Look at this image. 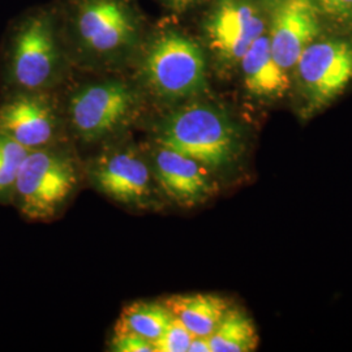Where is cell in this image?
I'll return each mask as SVG.
<instances>
[{
	"instance_id": "obj_1",
	"label": "cell",
	"mask_w": 352,
	"mask_h": 352,
	"mask_svg": "<svg viewBox=\"0 0 352 352\" xmlns=\"http://www.w3.org/2000/svg\"><path fill=\"white\" fill-rule=\"evenodd\" d=\"M155 142L208 168L226 167L243 151L239 128L226 113L206 103H192L168 113L158 126Z\"/></svg>"
},
{
	"instance_id": "obj_2",
	"label": "cell",
	"mask_w": 352,
	"mask_h": 352,
	"mask_svg": "<svg viewBox=\"0 0 352 352\" xmlns=\"http://www.w3.org/2000/svg\"><path fill=\"white\" fill-rule=\"evenodd\" d=\"M71 155L52 146L28 153L12 192L13 205L29 221H49L68 201L77 186Z\"/></svg>"
},
{
	"instance_id": "obj_3",
	"label": "cell",
	"mask_w": 352,
	"mask_h": 352,
	"mask_svg": "<svg viewBox=\"0 0 352 352\" xmlns=\"http://www.w3.org/2000/svg\"><path fill=\"white\" fill-rule=\"evenodd\" d=\"M142 76L162 100L180 101L206 87V62L201 47L179 33H166L151 43L142 62Z\"/></svg>"
},
{
	"instance_id": "obj_4",
	"label": "cell",
	"mask_w": 352,
	"mask_h": 352,
	"mask_svg": "<svg viewBox=\"0 0 352 352\" xmlns=\"http://www.w3.org/2000/svg\"><path fill=\"white\" fill-rule=\"evenodd\" d=\"M298 84L309 113L334 101L352 81V42L314 41L295 65Z\"/></svg>"
},
{
	"instance_id": "obj_5",
	"label": "cell",
	"mask_w": 352,
	"mask_h": 352,
	"mask_svg": "<svg viewBox=\"0 0 352 352\" xmlns=\"http://www.w3.org/2000/svg\"><path fill=\"white\" fill-rule=\"evenodd\" d=\"M93 186L109 199L131 208L155 204L157 182L151 164L133 148H118L98 155L89 168Z\"/></svg>"
},
{
	"instance_id": "obj_6",
	"label": "cell",
	"mask_w": 352,
	"mask_h": 352,
	"mask_svg": "<svg viewBox=\"0 0 352 352\" xmlns=\"http://www.w3.org/2000/svg\"><path fill=\"white\" fill-rule=\"evenodd\" d=\"M135 104L133 90L122 81L88 85L77 90L71 98V123L81 139L100 141L126 123Z\"/></svg>"
},
{
	"instance_id": "obj_7",
	"label": "cell",
	"mask_w": 352,
	"mask_h": 352,
	"mask_svg": "<svg viewBox=\"0 0 352 352\" xmlns=\"http://www.w3.org/2000/svg\"><path fill=\"white\" fill-rule=\"evenodd\" d=\"M59 54L47 17L36 16L20 28L13 41L8 74L20 91L49 87L58 69Z\"/></svg>"
},
{
	"instance_id": "obj_8",
	"label": "cell",
	"mask_w": 352,
	"mask_h": 352,
	"mask_svg": "<svg viewBox=\"0 0 352 352\" xmlns=\"http://www.w3.org/2000/svg\"><path fill=\"white\" fill-rule=\"evenodd\" d=\"M76 26L82 45L97 55L124 50L138 32L132 13L120 0H85Z\"/></svg>"
},
{
	"instance_id": "obj_9",
	"label": "cell",
	"mask_w": 352,
	"mask_h": 352,
	"mask_svg": "<svg viewBox=\"0 0 352 352\" xmlns=\"http://www.w3.org/2000/svg\"><path fill=\"white\" fill-rule=\"evenodd\" d=\"M206 33L212 50L227 63H238L252 43L264 34V20L247 0H218Z\"/></svg>"
},
{
	"instance_id": "obj_10",
	"label": "cell",
	"mask_w": 352,
	"mask_h": 352,
	"mask_svg": "<svg viewBox=\"0 0 352 352\" xmlns=\"http://www.w3.org/2000/svg\"><path fill=\"white\" fill-rule=\"evenodd\" d=\"M151 167L158 188L180 206L200 205L215 192L209 168L182 153L157 145Z\"/></svg>"
},
{
	"instance_id": "obj_11",
	"label": "cell",
	"mask_w": 352,
	"mask_h": 352,
	"mask_svg": "<svg viewBox=\"0 0 352 352\" xmlns=\"http://www.w3.org/2000/svg\"><path fill=\"white\" fill-rule=\"evenodd\" d=\"M0 133L26 151L52 146L56 116L50 102L38 91H20L0 106Z\"/></svg>"
},
{
	"instance_id": "obj_12",
	"label": "cell",
	"mask_w": 352,
	"mask_h": 352,
	"mask_svg": "<svg viewBox=\"0 0 352 352\" xmlns=\"http://www.w3.org/2000/svg\"><path fill=\"white\" fill-rule=\"evenodd\" d=\"M320 32L318 8L312 0H282L273 14L269 42L278 64L289 72Z\"/></svg>"
},
{
	"instance_id": "obj_13",
	"label": "cell",
	"mask_w": 352,
	"mask_h": 352,
	"mask_svg": "<svg viewBox=\"0 0 352 352\" xmlns=\"http://www.w3.org/2000/svg\"><path fill=\"white\" fill-rule=\"evenodd\" d=\"M247 90L261 98L280 97L289 89V72L278 64L267 36L257 38L239 62Z\"/></svg>"
},
{
	"instance_id": "obj_14",
	"label": "cell",
	"mask_w": 352,
	"mask_h": 352,
	"mask_svg": "<svg viewBox=\"0 0 352 352\" xmlns=\"http://www.w3.org/2000/svg\"><path fill=\"white\" fill-rule=\"evenodd\" d=\"M164 304L195 337H210L230 309L225 298L213 294L173 295Z\"/></svg>"
},
{
	"instance_id": "obj_15",
	"label": "cell",
	"mask_w": 352,
	"mask_h": 352,
	"mask_svg": "<svg viewBox=\"0 0 352 352\" xmlns=\"http://www.w3.org/2000/svg\"><path fill=\"white\" fill-rule=\"evenodd\" d=\"M171 320L173 315L164 302L140 300L122 311L115 333H132L153 342L164 334Z\"/></svg>"
},
{
	"instance_id": "obj_16",
	"label": "cell",
	"mask_w": 352,
	"mask_h": 352,
	"mask_svg": "<svg viewBox=\"0 0 352 352\" xmlns=\"http://www.w3.org/2000/svg\"><path fill=\"white\" fill-rule=\"evenodd\" d=\"M209 342L212 352H251L257 349L258 334L250 316L230 307Z\"/></svg>"
},
{
	"instance_id": "obj_17",
	"label": "cell",
	"mask_w": 352,
	"mask_h": 352,
	"mask_svg": "<svg viewBox=\"0 0 352 352\" xmlns=\"http://www.w3.org/2000/svg\"><path fill=\"white\" fill-rule=\"evenodd\" d=\"M28 153L25 148L0 133V202L12 200L14 182Z\"/></svg>"
},
{
	"instance_id": "obj_18",
	"label": "cell",
	"mask_w": 352,
	"mask_h": 352,
	"mask_svg": "<svg viewBox=\"0 0 352 352\" xmlns=\"http://www.w3.org/2000/svg\"><path fill=\"white\" fill-rule=\"evenodd\" d=\"M193 334L173 316L168 327L158 340H153L154 352H188Z\"/></svg>"
},
{
	"instance_id": "obj_19",
	"label": "cell",
	"mask_w": 352,
	"mask_h": 352,
	"mask_svg": "<svg viewBox=\"0 0 352 352\" xmlns=\"http://www.w3.org/2000/svg\"><path fill=\"white\" fill-rule=\"evenodd\" d=\"M111 351L154 352L151 340H145L132 333H115L111 342Z\"/></svg>"
},
{
	"instance_id": "obj_20",
	"label": "cell",
	"mask_w": 352,
	"mask_h": 352,
	"mask_svg": "<svg viewBox=\"0 0 352 352\" xmlns=\"http://www.w3.org/2000/svg\"><path fill=\"white\" fill-rule=\"evenodd\" d=\"M318 10L330 16L346 19L352 16V0H312Z\"/></svg>"
},
{
	"instance_id": "obj_21",
	"label": "cell",
	"mask_w": 352,
	"mask_h": 352,
	"mask_svg": "<svg viewBox=\"0 0 352 352\" xmlns=\"http://www.w3.org/2000/svg\"><path fill=\"white\" fill-rule=\"evenodd\" d=\"M188 352H212L209 337H193Z\"/></svg>"
},
{
	"instance_id": "obj_22",
	"label": "cell",
	"mask_w": 352,
	"mask_h": 352,
	"mask_svg": "<svg viewBox=\"0 0 352 352\" xmlns=\"http://www.w3.org/2000/svg\"><path fill=\"white\" fill-rule=\"evenodd\" d=\"M173 4H176V6H186L187 3L189 1H192V0H170Z\"/></svg>"
}]
</instances>
